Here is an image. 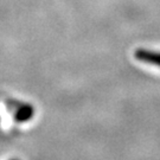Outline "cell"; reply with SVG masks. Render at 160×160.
<instances>
[{
  "label": "cell",
  "mask_w": 160,
  "mask_h": 160,
  "mask_svg": "<svg viewBox=\"0 0 160 160\" xmlns=\"http://www.w3.org/2000/svg\"><path fill=\"white\" fill-rule=\"evenodd\" d=\"M134 57L142 63L160 68V51H153L148 49H137L134 52Z\"/></svg>",
  "instance_id": "cell-1"
},
{
  "label": "cell",
  "mask_w": 160,
  "mask_h": 160,
  "mask_svg": "<svg viewBox=\"0 0 160 160\" xmlns=\"http://www.w3.org/2000/svg\"><path fill=\"white\" fill-rule=\"evenodd\" d=\"M34 114V109L32 106H23L22 108L17 112V114L14 116V119L17 122H24V121H29Z\"/></svg>",
  "instance_id": "cell-2"
},
{
  "label": "cell",
  "mask_w": 160,
  "mask_h": 160,
  "mask_svg": "<svg viewBox=\"0 0 160 160\" xmlns=\"http://www.w3.org/2000/svg\"><path fill=\"white\" fill-rule=\"evenodd\" d=\"M14 160H16V159H14Z\"/></svg>",
  "instance_id": "cell-3"
}]
</instances>
